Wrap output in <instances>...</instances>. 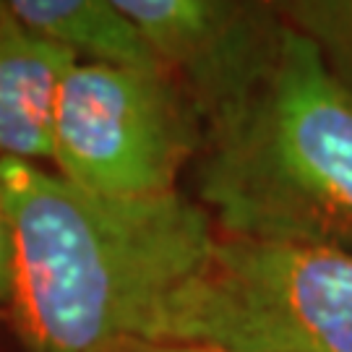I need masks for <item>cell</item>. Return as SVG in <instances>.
I'll return each mask as SVG.
<instances>
[{
    "instance_id": "3",
    "label": "cell",
    "mask_w": 352,
    "mask_h": 352,
    "mask_svg": "<svg viewBox=\"0 0 352 352\" xmlns=\"http://www.w3.org/2000/svg\"><path fill=\"white\" fill-rule=\"evenodd\" d=\"M141 342L222 352H352V251L217 235Z\"/></svg>"
},
{
    "instance_id": "6",
    "label": "cell",
    "mask_w": 352,
    "mask_h": 352,
    "mask_svg": "<svg viewBox=\"0 0 352 352\" xmlns=\"http://www.w3.org/2000/svg\"><path fill=\"white\" fill-rule=\"evenodd\" d=\"M71 52L26 32L0 29V160L52 162V126Z\"/></svg>"
},
{
    "instance_id": "11",
    "label": "cell",
    "mask_w": 352,
    "mask_h": 352,
    "mask_svg": "<svg viewBox=\"0 0 352 352\" xmlns=\"http://www.w3.org/2000/svg\"><path fill=\"white\" fill-rule=\"evenodd\" d=\"M11 21H13V13H11V8H8V3L0 0V29H6Z\"/></svg>"
},
{
    "instance_id": "8",
    "label": "cell",
    "mask_w": 352,
    "mask_h": 352,
    "mask_svg": "<svg viewBox=\"0 0 352 352\" xmlns=\"http://www.w3.org/2000/svg\"><path fill=\"white\" fill-rule=\"evenodd\" d=\"M274 8L352 94V0H282Z\"/></svg>"
},
{
    "instance_id": "7",
    "label": "cell",
    "mask_w": 352,
    "mask_h": 352,
    "mask_svg": "<svg viewBox=\"0 0 352 352\" xmlns=\"http://www.w3.org/2000/svg\"><path fill=\"white\" fill-rule=\"evenodd\" d=\"M8 8L16 24L63 47L78 63L164 71L115 0H8Z\"/></svg>"
},
{
    "instance_id": "10",
    "label": "cell",
    "mask_w": 352,
    "mask_h": 352,
    "mask_svg": "<svg viewBox=\"0 0 352 352\" xmlns=\"http://www.w3.org/2000/svg\"><path fill=\"white\" fill-rule=\"evenodd\" d=\"M123 352H222L199 344H175V342H133Z\"/></svg>"
},
{
    "instance_id": "1",
    "label": "cell",
    "mask_w": 352,
    "mask_h": 352,
    "mask_svg": "<svg viewBox=\"0 0 352 352\" xmlns=\"http://www.w3.org/2000/svg\"><path fill=\"white\" fill-rule=\"evenodd\" d=\"M13 329L26 352H123L204 264L217 230L186 193L102 199L42 164L0 160Z\"/></svg>"
},
{
    "instance_id": "2",
    "label": "cell",
    "mask_w": 352,
    "mask_h": 352,
    "mask_svg": "<svg viewBox=\"0 0 352 352\" xmlns=\"http://www.w3.org/2000/svg\"><path fill=\"white\" fill-rule=\"evenodd\" d=\"M193 175L222 238L352 251V94L287 21L258 78L206 120Z\"/></svg>"
},
{
    "instance_id": "4",
    "label": "cell",
    "mask_w": 352,
    "mask_h": 352,
    "mask_svg": "<svg viewBox=\"0 0 352 352\" xmlns=\"http://www.w3.org/2000/svg\"><path fill=\"white\" fill-rule=\"evenodd\" d=\"M201 144V115L167 71L74 63L65 74L50 164L74 188L102 199L175 193Z\"/></svg>"
},
{
    "instance_id": "9",
    "label": "cell",
    "mask_w": 352,
    "mask_h": 352,
    "mask_svg": "<svg viewBox=\"0 0 352 352\" xmlns=\"http://www.w3.org/2000/svg\"><path fill=\"white\" fill-rule=\"evenodd\" d=\"M8 295H11V235H8L6 212L0 206V305H8Z\"/></svg>"
},
{
    "instance_id": "5",
    "label": "cell",
    "mask_w": 352,
    "mask_h": 352,
    "mask_svg": "<svg viewBox=\"0 0 352 352\" xmlns=\"http://www.w3.org/2000/svg\"><path fill=\"white\" fill-rule=\"evenodd\" d=\"M162 68L186 89L204 126L272 60L285 19L256 0H115Z\"/></svg>"
}]
</instances>
